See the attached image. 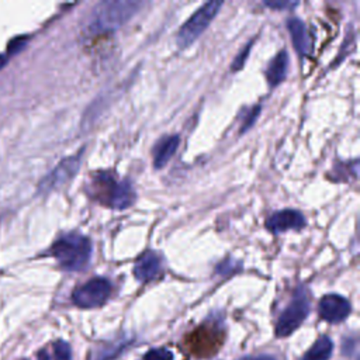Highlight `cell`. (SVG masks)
<instances>
[{"label":"cell","instance_id":"6da1fadb","mask_svg":"<svg viewBox=\"0 0 360 360\" xmlns=\"http://www.w3.org/2000/svg\"><path fill=\"white\" fill-rule=\"evenodd\" d=\"M142 6L134 0H105L96 4L87 21V30L91 34L115 31L122 27Z\"/></svg>","mask_w":360,"mask_h":360},{"label":"cell","instance_id":"7a4b0ae2","mask_svg":"<svg viewBox=\"0 0 360 360\" xmlns=\"http://www.w3.org/2000/svg\"><path fill=\"white\" fill-rule=\"evenodd\" d=\"M51 253L62 269L68 271H80L89 266L93 246L87 236L77 232H69L53 242Z\"/></svg>","mask_w":360,"mask_h":360},{"label":"cell","instance_id":"3957f363","mask_svg":"<svg viewBox=\"0 0 360 360\" xmlns=\"http://www.w3.org/2000/svg\"><path fill=\"white\" fill-rule=\"evenodd\" d=\"M97 190L101 194V200L114 210H125L131 207L136 198L134 186L128 180L115 181L114 176L108 172H100L96 179Z\"/></svg>","mask_w":360,"mask_h":360},{"label":"cell","instance_id":"277c9868","mask_svg":"<svg viewBox=\"0 0 360 360\" xmlns=\"http://www.w3.org/2000/svg\"><path fill=\"white\" fill-rule=\"evenodd\" d=\"M309 314V298L307 294V290L300 285L290 304L285 307V309L278 316V321L276 323V336L285 338L290 336L294 330H297L301 323L307 319Z\"/></svg>","mask_w":360,"mask_h":360},{"label":"cell","instance_id":"5b68a950","mask_svg":"<svg viewBox=\"0 0 360 360\" xmlns=\"http://www.w3.org/2000/svg\"><path fill=\"white\" fill-rule=\"evenodd\" d=\"M222 1H207L202 4L179 30L176 42L179 48L190 46L210 25L212 18L218 14L219 8L222 7Z\"/></svg>","mask_w":360,"mask_h":360},{"label":"cell","instance_id":"8992f818","mask_svg":"<svg viewBox=\"0 0 360 360\" xmlns=\"http://www.w3.org/2000/svg\"><path fill=\"white\" fill-rule=\"evenodd\" d=\"M222 332L214 326L201 325L186 338L187 350L197 357H210L222 345Z\"/></svg>","mask_w":360,"mask_h":360},{"label":"cell","instance_id":"52a82bcc","mask_svg":"<svg viewBox=\"0 0 360 360\" xmlns=\"http://www.w3.org/2000/svg\"><path fill=\"white\" fill-rule=\"evenodd\" d=\"M110 294L111 283L104 277H93L73 291L72 300L80 308H96L103 305Z\"/></svg>","mask_w":360,"mask_h":360},{"label":"cell","instance_id":"ba28073f","mask_svg":"<svg viewBox=\"0 0 360 360\" xmlns=\"http://www.w3.org/2000/svg\"><path fill=\"white\" fill-rule=\"evenodd\" d=\"M82 163V156L80 153L65 158L63 160H60L52 172H49L42 181L39 183V191L41 193H48L52 191L55 188H59L62 186H65L69 180H72L76 173L79 172Z\"/></svg>","mask_w":360,"mask_h":360},{"label":"cell","instance_id":"9c48e42d","mask_svg":"<svg viewBox=\"0 0 360 360\" xmlns=\"http://www.w3.org/2000/svg\"><path fill=\"white\" fill-rule=\"evenodd\" d=\"M318 311L323 321L330 323H338L345 321L349 316L352 307L345 297L338 294H328L322 297V300L319 301Z\"/></svg>","mask_w":360,"mask_h":360},{"label":"cell","instance_id":"30bf717a","mask_svg":"<svg viewBox=\"0 0 360 360\" xmlns=\"http://www.w3.org/2000/svg\"><path fill=\"white\" fill-rule=\"evenodd\" d=\"M307 224L305 217L297 210H280L266 219V226L273 233H281L288 229H301Z\"/></svg>","mask_w":360,"mask_h":360},{"label":"cell","instance_id":"8fae6325","mask_svg":"<svg viewBox=\"0 0 360 360\" xmlns=\"http://www.w3.org/2000/svg\"><path fill=\"white\" fill-rule=\"evenodd\" d=\"M162 271V260L153 250H146L134 266V276L142 283L152 281Z\"/></svg>","mask_w":360,"mask_h":360},{"label":"cell","instance_id":"7c38bea8","mask_svg":"<svg viewBox=\"0 0 360 360\" xmlns=\"http://www.w3.org/2000/svg\"><path fill=\"white\" fill-rule=\"evenodd\" d=\"M179 145H180V136L179 135H167V136L162 138L153 149V166H155V169L165 167L166 163L176 153Z\"/></svg>","mask_w":360,"mask_h":360},{"label":"cell","instance_id":"4fadbf2b","mask_svg":"<svg viewBox=\"0 0 360 360\" xmlns=\"http://www.w3.org/2000/svg\"><path fill=\"white\" fill-rule=\"evenodd\" d=\"M287 28L291 34V41H292L297 52L300 55H308L311 51V41H309V35H308L304 21L297 17L288 18Z\"/></svg>","mask_w":360,"mask_h":360},{"label":"cell","instance_id":"5bb4252c","mask_svg":"<svg viewBox=\"0 0 360 360\" xmlns=\"http://www.w3.org/2000/svg\"><path fill=\"white\" fill-rule=\"evenodd\" d=\"M287 70H288V53H287V51L283 49L269 63V68L266 72L269 84L271 87L280 84L285 79Z\"/></svg>","mask_w":360,"mask_h":360},{"label":"cell","instance_id":"9a60e30c","mask_svg":"<svg viewBox=\"0 0 360 360\" xmlns=\"http://www.w3.org/2000/svg\"><path fill=\"white\" fill-rule=\"evenodd\" d=\"M333 350V343L328 336H321L312 347L304 354L302 360H329Z\"/></svg>","mask_w":360,"mask_h":360},{"label":"cell","instance_id":"2e32d148","mask_svg":"<svg viewBox=\"0 0 360 360\" xmlns=\"http://www.w3.org/2000/svg\"><path fill=\"white\" fill-rule=\"evenodd\" d=\"M53 352H55V359L56 360H70L72 359V349L69 343L65 340H58L53 345Z\"/></svg>","mask_w":360,"mask_h":360},{"label":"cell","instance_id":"e0dca14e","mask_svg":"<svg viewBox=\"0 0 360 360\" xmlns=\"http://www.w3.org/2000/svg\"><path fill=\"white\" fill-rule=\"evenodd\" d=\"M143 360H173V353L165 347L152 349L145 353Z\"/></svg>","mask_w":360,"mask_h":360},{"label":"cell","instance_id":"ac0fdd59","mask_svg":"<svg viewBox=\"0 0 360 360\" xmlns=\"http://www.w3.org/2000/svg\"><path fill=\"white\" fill-rule=\"evenodd\" d=\"M250 46H252V42H249L248 44V46L235 58V60H233V63H232V70L235 72V70H239V69H242V66H243V63H245V60H246V56L249 55V51H250Z\"/></svg>","mask_w":360,"mask_h":360},{"label":"cell","instance_id":"d6986e66","mask_svg":"<svg viewBox=\"0 0 360 360\" xmlns=\"http://www.w3.org/2000/svg\"><path fill=\"white\" fill-rule=\"evenodd\" d=\"M235 270H236V263L232 262L231 259H225V260L217 267V273H218V274H222V276H225V274H228V273H231V271H235Z\"/></svg>","mask_w":360,"mask_h":360},{"label":"cell","instance_id":"ffe728a7","mask_svg":"<svg viewBox=\"0 0 360 360\" xmlns=\"http://www.w3.org/2000/svg\"><path fill=\"white\" fill-rule=\"evenodd\" d=\"M259 112H260V105H256V107H253V108H252V111H250V112H248V114H249V117H246V120L243 121L242 132H243V131H246L248 128H250V127H252V124H253V122H255V120L257 118Z\"/></svg>","mask_w":360,"mask_h":360},{"label":"cell","instance_id":"44dd1931","mask_svg":"<svg viewBox=\"0 0 360 360\" xmlns=\"http://www.w3.org/2000/svg\"><path fill=\"white\" fill-rule=\"evenodd\" d=\"M25 41H27L25 37H18V38L13 39V41L10 42V45H8L10 53H15V52L21 51V49L24 48V45H25Z\"/></svg>","mask_w":360,"mask_h":360},{"label":"cell","instance_id":"7402d4cb","mask_svg":"<svg viewBox=\"0 0 360 360\" xmlns=\"http://www.w3.org/2000/svg\"><path fill=\"white\" fill-rule=\"evenodd\" d=\"M298 3H291V1H264V6L270 8H285V7H294Z\"/></svg>","mask_w":360,"mask_h":360},{"label":"cell","instance_id":"603a6c76","mask_svg":"<svg viewBox=\"0 0 360 360\" xmlns=\"http://www.w3.org/2000/svg\"><path fill=\"white\" fill-rule=\"evenodd\" d=\"M240 360H276V359L271 356H267V354H262V356H248Z\"/></svg>","mask_w":360,"mask_h":360},{"label":"cell","instance_id":"cb8c5ba5","mask_svg":"<svg viewBox=\"0 0 360 360\" xmlns=\"http://www.w3.org/2000/svg\"><path fill=\"white\" fill-rule=\"evenodd\" d=\"M38 360H48L46 353H45V352H41V353L38 354Z\"/></svg>","mask_w":360,"mask_h":360},{"label":"cell","instance_id":"d4e9b609","mask_svg":"<svg viewBox=\"0 0 360 360\" xmlns=\"http://www.w3.org/2000/svg\"><path fill=\"white\" fill-rule=\"evenodd\" d=\"M7 62V58L4 55H0V68Z\"/></svg>","mask_w":360,"mask_h":360}]
</instances>
